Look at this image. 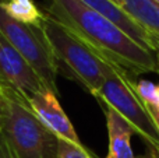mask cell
<instances>
[{
  "instance_id": "5bb4252c",
  "label": "cell",
  "mask_w": 159,
  "mask_h": 158,
  "mask_svg": "<svg viewBox=\"0 0 159 158\" xmlns=\"http://www.w3.org/2000/svg\"><path fill=\"white\" fill-rule=\"evenodd\" d=\"M0 158H20L2 132H0Z\"/></svg>"
},
{
  "instance_id": "e0dca14e",
  "label": "cell",
  "mask_w": 159,
  "mask_h": 158,
  "mask_svg": "<svg viewBox=\"0 0 159 158\" xmlns=\"http://www.w3.org/2000/svg\"><path fill=\"white\" fill-rule=\"evenodd\" d=\"M137 158V157H135ZM138 158H159V153L155 150H152V148H148V153L145 154V156L143 157H138Z\"/></svg>"
},
{
  "instance_id": "6da1fadb",
  "label": "cell",
  "mask_w": 159,
  "mask_h": 158,
  "mask_svg": "<svg viewBox=\"0 0 159 158\" xmlns=\"http://www.w3.org/2000/svg\"><path fill=\"white\" fill-rule=\"evenodd\" d=\"M43 8L116 69L131 77L157 72V52L143 48L113 21L84 2L49 0Z\"/></svg>"
},
{
  "instance_id": "7a4b0ae2",
  "label": "cell",
  "mask_w": 159,
  "mask_h": 158,
  "mask_svg": "<svg viewBox=\"0 0 159 158\" xmlns=\"http://www.w3.org/2000/svg\"><path fill=\"white\" fill-rule=\"evenodd\" d=\"M42 30L53 53L57 74L75 81L91 95L98 97L112 64L48 13L42 22Z\"/></svg>"
},
{
  "instance_id": "277c9868",
  "label": "cell",
  "mask_w": 159,
  "mask_h": 158,
  "mask_svg": "<svg viewBox=\"0 0 159 158\" xmlns=\"http://www.w3.org/2000/svg\"><path fill=\"white\" fill-rule=\"evenodd\" d=\"M96 100L110 105L147 143L148 148L159 151V129L138 97L133 77L123 70L110 66Z\"/></svg>"
},
{
  "instance_id": "5b68a950",
  "label": "cell",
  "mask_w": 159,
  "mask_h": 158,
  "mask_svg": "<svg viewBox=\"0 0 159 158\" xmlns=\"http://www.w3.org/2000/svg\"><path fill=\"white\" fill-rule=\"evenodd\" d=\"M0 32L24 56L45 86L59 95L57 70L42 27L18 22L0 8Z\"/></svg>"
},
{
  "instance_id": "ba28073f",
  "label": "cell",
  "mask_w": 159,
  "mask_h": 158,
  "mask_svg": "<svg viewBox=\"0 0 159 158\" xmlns=\"http://www.w3.org/2000/svg\"><path fill=\"white\" fill-rule=\"evenodd\" d=\"M106 118L109 148L105 158H135L131 148V137L135 134L134 129L105 101L98 100Z\"/></svg>"
},
{
  "instance_id": "8fae6325",
  "label": "cell",
  "mask_w": 159,
  "mask_h": 158,
  "mask_svg": "<svg viewBox=\"0 0 159 158\" xmlns=\"http://www.w3.org/2000/svg\"><path fill=\"white\" fill-rule=\"evenodd\" d=\"M0 8L16 21L35 27H42L46 16L34 0H0Z\"/></svg>"
},
{
  "instance_id": "7c38bea8",
  "label": "cell",
  "mask_w": 159,
  "mask_h": 158,
  "mask_svg": "<svg viewBox=\"0 0 159 158\" xmlns=\"http://www.w3.org/2000/svg\"><path fill=\"white\" fill-rule=\"evenodd\" d=\"M134 87L138 97L145 104L149 114L159 112V84H155L148 80H140L134 83Z\"/></svg>"
},
{
  "instance_id": "52a82bcc",
  "label": "cell",
  "mask_w": 159,
  "mask_h": 158,
  "mask_svg": "<svg viewBox=\"0 0 159 158\" xmlns=\"http://www.w3.org/2000/svg\"><path fill=\"white\" fill-rule=\"evenodd\" d=\"M30 105L36 116L42 120V123L48 129H50L60 140L77 146L82 144L71 120L69 119L59 102V95L45 88L31 97Z\"/></svg>"
},
{
  "instance_id": "603a6c76",
  "label": "cell",
  "mask_w": 159,
  "mask_h": 158,
  "mask_svg": "<svg viewBox=\"0 0 159 158\" xmlns=\"http://www.w3.org/2000/svg\"><path fill=\"white\" fill-rule=\"evenodd\" d=\"M158 153H159V151H158Z\"/></svg>"
},
{
  "instance_id": "8992f818",
  "label": "cell",
  "mask_w": 159,
  "mask_h": 158,
  "mask_svg": "<svg viewBox=\"0 0 159 158\" xmlns=\"http://www.w3.org/2000/svg\"><path fill=\"white\" fill-rule=\"evenodd\" d=\"M0 84L16 90L30 102L36 92L48 88L25 58L0 32ZM49 90V88H48Z\"/></svg>"
},
{
  "instance_id": "44dd1931",
  "label": "cell",
  "mask_w": 159,
  "mask_h": 158,
  "mask_svg": "<svg viewBox=\"0 0 159 158\" xmlns=\"http://www.w3.org/2000/svg\"><path fill=\"white\" fill-rule=\"evenodd\" d=\"M152 2H154V3H157V4L159 6V0H152Z\"/></svg>"
},
{
  "instance_id": "9c48e42d",
  "label": "cell",
  "mask_w": 159,
  "mask_h": 158,
  "mask_svg": "<svg viewBox=\"0 0 159 158\" xmlns=\"http://www.w3.org/2000/svg\"><path fill=\"white\" fill-rule=\"evenodd\" d=\"M81 2H84L85 4L95 8L96 11L103 14L105 17H107L110 21L115 22L119 28H121L127 35L131 36V38L134 39L137 44H140L143 48L154 50L152 49V45H151L149 34L147 32L143 27H140L123 8L116 6L113 2H110V0H81Z\"/></svg>"
},
{
  "instance_id": "3957f363",
  "label": "cell",
  "mask_w": 159,
  "mask_h": 158,
  "mask_svg": "<svg viewBox=\"0 0 159 158\" xmlns=\"http://www.w3.org/2000/svg\"><path fill=\"white\" fill-rule=\"evenodd\" d=\"M7 112L2 133L20 158H57L60 139L32 111L30 102L16 90L3 86Z\"/></svg>"
},
{
  "instance_id": "7402d4cb",
  "label": "cell",
  "mask_w": 159,
  "mask_h": 158,
  "mask_svg": "<svg viewBox=\"0 0 159 158\" xmlns=\"http://www.w3.org/2000/svg\"><path fill=\"white\" fill-rule=\"evenodd\" d=\"M0 87H2V84H0Z\"/></svg>"
},
{
  "instance_id": "d6986e66",
  "label": "cell",
  "mask_w": 159,
  "mask_h": 158,
  "mask_svg": "<svg viewBox=\"0 0 159 158\" xmlns=\"http://www.w3.org/2000/svg\"><path fill=\"white\" fill-rule=\"evenodd\" d=\"M110 2H113L116 6H119L120 8H121V6H123V2H121V0H110Z\"/></svg>"
},
{
  "instance_id": "9a60e30c",
  "label": "cell",
  "mask_w": 159,
  "mask_h": 158,
  "mask_svg": "<svg viewBox=\"0 0 159 158\" xmlns=\"http://www.w3.org/2000/svg\"><path fill=\"white\" fill-rule=\"evenodd\" d=\"M6 112H7V97H6V94L3 92L2 87H0V130H2V128H3Z\"/></svg>"
},
{
  "instance_id": "30bf717a",
  "label": "cell",
  "mask_w": 159,
  "mask_h": 158,
  "mask_svg": "<svg viewBox=\"0 0 159 158\" xmlns=\"http://www.w3.org/2000/svg\"><path fill=\"white\" fill-rule=\"evenodd\" d=\"M123 8L148 34L159 36V6L152 0H121Z\"/></svg>"
},
{
  "instance_id": "2e32d148",
  "label": "cell",
  "mask_w": 159,
  "mask_h": 158,
  "mask_svg": "<svg viewBox=\"0 0 159 158\" xmlns=\"http://www.w3.org/2000/svg\"><path fill=\"white\" fill-rule=\"evenodd\" d=\"M149 38H151V45H152V49L157 52L159 50V36L158 35H152V34H149Z\"/></svg>"
},
{
  "instance_id": "ac0fdd59",
  "label": "cell",
  "mask_w": 159,
  "mask_h": 158,
  "mask_svg": "<svg viewBox=\"0 0 159 158\" xmlns=\"http://www.w3.org/2000/svg\"><path fill=\"white\" fill-rule=\"evenodd\" d=\"M151 116H152V119L155 120V123H157V126H158V129H159V112H152Z\"/></svg>"
},
{
  "instance_id": "4fadbf2b",
  "label": "cell",
  "mask_w": 159,
  "mask_h": 158,
  "mask_svg": "<svg viewBox=\"0 0 159 158\" xmlns=\"http://www.w3.org/2000/svg\"><path fill=\"white\" fill-rule=\"evenodd\" d=\"M57 158H95L84 146L71 144L69 142L60 140Z\"/></svg>"
},
{
  "instance_id": "ffe728a7",
  "label": "cell",
  "mask_w": 159,
  "mask_h": 158,
  "mask_svg": "<svg viewBox=\"0 0 159 158\" xmlns=\"http://www.w3.org/2000/svg\"><path fill=\"white\" fill-rule=\"evenodd\" d=\"M157 72L159 73V50H157Z\"/></svg>"
}]
</instances>
